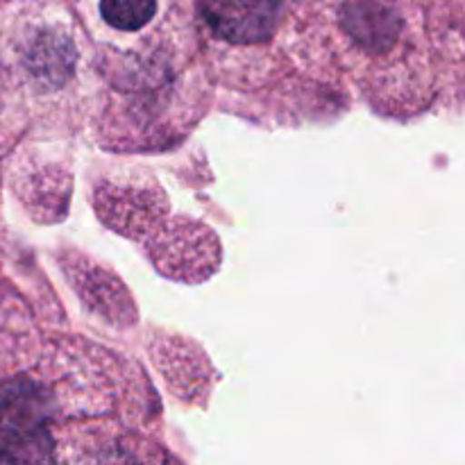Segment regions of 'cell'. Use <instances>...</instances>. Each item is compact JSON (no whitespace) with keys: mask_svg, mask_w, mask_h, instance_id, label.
I'll return each mask as SVG.
<instances>
[{"mask_svg":"<svg viewBox=\"0 0 465 465\" xmlns=\"http://www.w3.org/2000/svg\"><path fill=\"white\" fill-rule=\"evenodd\" d=\"M30 71L39 80H59L68 71V48L59 39H39L27 53Z\"/></svg>","mask_w":465,"mask_h":465,"instance_id":"cell-4","label":"cell"},{"mask_svg":"<svg viewBox=\"0 0 465 465\" xmlns=\"http://www.w3.org/2000/svg\"><path fill=\"white\" fill-rule=\"evenodd\" d=\"M53 413L48 393L30 381L0 389V461L48 459L45 422Z\"/></svg>","mask_w":465,"mask_h":465,"instance_id":"cell-1","label":"cell"},{"mask_svg":"<svg viewBox=\"0 0 465 465\" xmlns=\"http://www.w3.org/2000/svg\"><path fill=\"white\" fill-rule=\"evenodd\" d=\"M100 12L114 30L136 32L153 21L157 0H100Z\"/></svg>","mask_w":465,"mask_h":465,"instance_id":"cell-3","label":"cell"},{"mask_svg":"<svg viewBox=\"0 0 465 465\" xmlns=\"http://www.w3.org/2000/svg\"><path fill=\"white\" fill-rule=\"evenodd\" d=\"M280 14L282 0H203V16L213 35L236 45L271 39Z\"/></svg>","mask_w":465,"mask_h":465,"instance_id":"cell-2","label":"cell"}]
</instances>
